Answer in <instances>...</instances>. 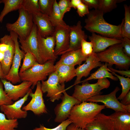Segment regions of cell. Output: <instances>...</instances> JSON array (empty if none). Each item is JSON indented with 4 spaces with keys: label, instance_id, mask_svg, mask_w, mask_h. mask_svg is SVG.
<instances>
[{
    "label": "cell",
    "instance_id": "obj_1",
    "mask_svg": "<svg viewBox=\"0 0 130 130\" xmlns=\"http://www.w3.org/2000/svg\"><path fill=\"white\" fill-rule=\"evenodd\" d=\"M104 14L102 12L98 10L90 11L85 20L84 28L91 33H97L104 37L121 40L123 38L121 29L124 19L120 24L114 25L106 22L104 18Z\"/></svg>",
    "mask_w": 130,
    "mask_h": 130
},
{
    "label": "cell",
    "instance_id": "obj_2",
    "mask_svg": "<svg viewBox=\"0 0 130 130\" xmlns=\"http://www.w3.org/2000/svg\"><path fill=\"white\" fill-rule=\"evenodd\" d=\"M104 105L84 101L74 106L68 118L77 126L84 129L86 125L104 109Z\"/></svg>",
    "mask_w": 130,
    "mask_h": 130
},
{
    "label": "cell",
    "instance_id": "obj_3",
    "mask_svg": "<svg viewBox=\"0 0 130 130\" xmlns=\"http://www.w3.org/2000/svg\"><path fill=\"white\" fill-rule=\"evenodd\" d=\"M97 54L100 62L107 63L108 66H112L115 65L120 69L129 70L130 57L124 52L121 43L111 46Z\"/></svg>",
    "mask_w": 130,
    "mask_h": 130
},
{
    "label": "cell",
    "instance_id": "obj_4",
    "mask_svg": "<svg viewBox=\"0 0 130 130\" xmlns=\"http://www.w3.org/2000/svg\"><path fill=\"white\" fill-rule=\"evenodd\" d=\"M54 62L47 61L43 64L37 63L29 69L22 72H19L21 81L31 82V89H33L38 82L44 81L55 71Z\"/></svg>",
    "mask_w": 130,
    "mask_h": 130
},
{
    "label": "cell",
    "instance_id": "obj_5",
    "mask_svg": "<svg viewBox=\"0 0 130 130\" xmlns=\"http://www.w3.org/2000/svg\"><path fill=\"white\" fill-rule=\"evenodd\" d=\"M110 84V81L105 78L98 79L95 83L90 84L87 81L81 85L76 84L72 96L81 103L86 101L90 98L100 94L102 90L108 88Z\"/></svg>",
    "mask_w": 130,
    "mask_h": 130
},
{
    "label": "cell",
    "instance_id": "obj_6",
    "mask_svg": "<svg viewBox=\"0 0 130 130\" xmlns=\"http://www.w3.org/2000/svg\"><path fill=\"white\" fill-rule=\"evenodd\" d=\"M19 15L17 20L13 23H8L6 26L8 31L17 34L19 38L26 39L29 36L34 24L32 15L21 7L19 10Z\"/></svg>",
    "mask_w": 130,
    "mask_h": 130
},
{
    "label": "cell",
    "instance_id": "obj_7",
    "mask_svg": "<svg viewBox=\"0 0 130 130\" xmlns=\"http://www.w3.org/2000/svg\"><path fill=\"white\" fill-rule=\"evenodd\" d=\"M10 32V35L14 43L15 50L10 69L8 74L5 76L4 79L10 82L13 84H15L21 81L19 75V69L21 60L23 58L25 53L20 47L18 35L13 32Z\"/></svg>",
    "mask_w": 130,
    "mask_h": 130
},
{
    "label": "cell",
    "instance_id": "obj_8",
    "mask_svg": "<svg viewBox=\"0 0 130 130\" xmlns=\"http://www.w3.org/2000/svg\"><path fill=\"white\" fill-rule=\"evenodd\" d=\"M41 82V88L42 92L47 93L46 96L49 98L51 101L53 102L61 99L63 92L65 91V85L64 83H59L55 71L49 76L47 80Z\"/></svg>",
    "mask_w": 130,
    "mask_h": 130
},
{
    "label": "cell",
    "instance_id": "obj_9",
    "mask_svg": "<svg viewBox=\"0 0 130 130\" xmlns=\"http://www.w3.org/2000/svg\"><path fill=\"white\" fill-rule=\"evenodd\" d=\"M120 90L118 86L110 93L104 95L98 94L91 97L86 101L101 102L105 107L111 109L115 112L125 111L130 112V105L125 106L122 104L116 97L117 92Z\"/></svg>",
    "mask_w": 130,
    "mask_h": 130
},
{
    "label": "cell",
    "instance_id": "obj_10",
    "mask_svg": "<svg viewBox=\"0 0 130 130\" xmlns=\"http://www.w3.org/2000/svg\"><path fill=\"white\" fill-rule=\"evenodd\" d=\"M37 37L39 52L42 64L49 61L55 62L58 57L54 53L56 44L54 36L42 37L38 31Z\"/></svg>",
    "mask_w": 130,
    "mask_h": 130
},
{
    "label": "cell",
    "instance_id": "obj_11",
    "mask_svg": "<svg viewBox=\"0 0 130 130\" xmlns=\"http://www.w3.org/2000/svg\"><path fill=\"white\" fill-rule=\"evenodd\" d=\"M70 32V26L65 22L55 27L53 35L55 39L54 53L56 56L62 54L68 48Z\"/></svg>",
    "mask_w": 130,
    "mask_h": 130
},
{
    "label": "cell",
    "instance_id": "obj_12",
    "mask_svg": "<svg viewBox=\"0 0 130 130\" xmlns=\"http://www.w3.org/2000/svg\"><path fill=\"white\" fill-rule=\"evenodd\" d=\"M61 99V102L58 104L54 109L56 115L54 121L61 123L68 119L72 107L81 102L78 99L67 94L65 90Z\"/></svg>",
    "mask_w": 130,
    "mask_h": 130
},
{
    "label": "cell",
    "instance_id": "obj_13",
    "mask_svg": "<svg viewBox=\"0 0 130 130\" xmlns=\"http://www.w3.org/2000/svg\"><path fill=\"white\" fill-rule=\"evenodd\" d=\"M32 89L23 97L16 101L12 104L2 105L0 106V110L5 114L8 119H17L26 118L27 115V111L21 109L22 106L28 99Z\"/></svg>",
    "mask_w": 130,
    "mask_h": 130
},
{
    "label": "cell",
    "instance_id": "obj_14",
    "mask_svg": "<svg viewBox=\"0 0 130 130\" xmlns=\"http://www.w3.org/2000/svg\"><path fill=\"white\" fill-rule=\"evenodd\" d=\"M43 92L41 88V83L38 82L34 93H31L29 95L32 98L30 102L23 106L22 110L27 111H32L35 115H39L47 112L43 97Z\"/></svg>",
    "mask_w": 130,
    "mask_h": 130
},
{
    "label": "cell",
    "instance_id": "obj_15",
    "mask_svg": "<svg viewBox=\"0 0 130 130\" xmlns=\"http://www.w3.org/2000/svg\"><path fill=\"white\" fill-rule=\"evenodd\" d=\"M1 81L4 85L5 92L13 101H16L24 97L32 84L31 82L27 81H23L19 84L14 85L4 79H1Z\"/></svg>",
    "mask_w": 130,
    "mask_h": 130
},
{
    "label": "cell",
    "instance_id": "obj_16",
    "mask_svg": "<svg viewBox=\"0 0 130 130\" xmlns=\"http://www.w3.org/2000/svg\"><path fill=\"white\" fill-rule=\"evenodd\" d=\"M38 29L34 23L32 30L30 34L25 39L19 38V42L21 50L25 53L30 52L36 58L37 62L43 64L41 62L39 54L37 34Z\"/></svg>",
    "mask_w": 130,
    "mask_h": 130
},
{
    "label": "cell",
    "instance_id": "obj_17",
    "mask_svg": "<svg viewBox=\"0 0 130 130\" xmlns=\"http://www.w3.org/2000/svg\"><path fill=\"white\" fill-rule=\"evenodd\" d=\"M102 65L97 53H93L89 56L84 64L75 69L76 78L74 85L79 84L82 77L88 76L92 69Z\"/></svg>",
    "mask_w": 130,
    "mask_h": 130
},
{
    "label": "cell",
    "instance_id": "obj_18",
    "mask_svg": "<svg viewBox=\"0 0 130 130\" xmlns=\"http://www.w3.org/2000/svg\"><path fill=\"white\" fill-rule=\"evenodd\" d=\"M32 15L33 22L41 36L44 38L52 36L55 27L52 25L49 16L40 12Z\"/></svg>",
    "mask_w": 130,
    "mask_h": 130
},
{
    "label": "cell",
    "instance_id": "obj_19",
    "mask_svg": "<svg viewBox=\"0 0 130 130\" xmlns=\"http://www.w3.org/2000/svg\"><path fill=\"white\" fill-rule=\"evenodd\" d=\"M82 29L80 21H78L76 25L70 26L69 45L68 49L63 53L81 48L82 41L83 39L86 40L88 38L87 35Z\"/></svg>",
    "mask_w": 130,
    "mask_h": 130
},
{
    "label": "cell",
    "instance_id": "obj_20",
    "mask_svg": "<svg viewBox=\"0 0 130 130\" xmlns=\"http://www.w3.org/2000/svg\"><path fill=\"white\" fill-rule=\"evenodd\" d=\"M0 41L1 43L6 44L9 46L8 49L4 53L3 59L1 62L5 77L9 72L12 64L15 52V44L10 35H5L0 39Z\"/></svg>",
    "mask_w": 130,
    "mask_h": 130
},
{
    "label": "cell",
    "instance_id": "obj_21",
    "mask_svg": "<svg viewBox=\"0 0 130 130\" xmlns=\"http://www.w3.org/2000/svg\"><path fill=\"white\" fill-rule=\"evenodd\" d=\"M88 38L93 45V53H98L105 50L113 45L120 43L121 40L108 38L92 32Z\"/></svg>",
    "mask_w": 130,
    "mask_h": 130
},
{
    "label": "cell",
    "instance_id": "obj_22",
    "mask_svg": "<svg viewBox=\"0 0 130 130\" xmlns=\"http://www.w3.org/2000/svg\"><path fill=\"white\" fill-rule=\"evenodd\" d=\"M88 56H84L82 54L81 48L67 52L62 54L59 60L54 65L55 68L62 64L73 66L81 65L85 61Z\"/></svg>",
    "mask_w": 130,
    "mask_h": 130
},
{
    "label": "cell",
    "instance_id": "obj_23",
    "mask_svg": "<svg viewBox=\"0 0 130 130\" xmlns=\"http://www.w3.org/2000/svg\"><path fill=\"white\" fill-rule=\"evenodd\" d=\"M84 129L85 130H114L110 116L101 112L87 124Z\"/></svg>",
    "mask_w": 130,
    "mask_h": 130
},
{
    "label": "cell",
    "instance_id": "obj_24",
    "mask_svg": "<svg viewBox=\"0 0 130 130\" xmlns=\"http://www.w3.org/2000/svg\"><path fill=\"white\" fill-rule=\"evenodd\" d=\"M110 116L114 130H130V112L117 111Z\"/></svg>",
    "mask_w": 130,
    "mask_h": 130
},
{
    "label": "cell",
    "instance_id": "obj_25",
    "mask_svg": "<svg viewBox=\"0 0 130 130\" xmlns=\"http://www.w3.org/2000/svg\"><path fill=\"white\" fill-rule=\"evenodd\" d=\"M55 68V71L60 84L69 81L76 76L74 66L62 64Z\"/></svg>",
    "mask_w": 130,
    "mask_h": 130
},
{
    "label": "cell",
    "instance_id": "obj_26",
    "mask_svg": "<svg viewBox=\"0 0 130 130\" xmlns=\"http://www.w3.org/2000/svg\"><path fill=\"white\" fill-rule=\"evenodd\" d=\"M108 64L106 62H105L104 64H102L97 71L91 74L89 77L81 81L79 83L85 82L93 79H98L106 78H109L114 81H118V78L114 76L112 73L108 71Z\"/></svg>",
    "mask_w": 130,
    "mask_h": 130
},
{
    "label": "cell",
    "instance_id": "obj_27",
    "mask_svg": "<svg viewBox=\"0 0 130 130\" xmlns=\"http://www.w3.org/2000/svg\"><path fill=\"white\" fill-rule=\"evenodd\" d=\"M23 0H0V3H3L4 8L0 14V23L4 17L9 13L19 10L21 8Z\"/></svg>",
    "mask_w": 130,
    "mask_h": 130
},
{
    "label": "cell",
    "instance_id": "obj_28",
    "mask_svg": "<svg viewBox=\"0 0 130 130\" xmlns=\"http://www.w3.org/2000/svg\"><path fill=\"white\" fill-rule=\"evenodd\" d=\"M125 10L124 18L121 32L122 38L130 39V8L126 4L124 5Z\"/></svg>",
    "mask_w": 130,
    "mask_h": 130
},
{
    "label": "cell",
    "instance_id": "obj_29",
    "mask_svg": "<svg viewBox=\"0 0 130 130\" xmlns=\"http://www.w3.org/2000/svg\"><path fill=\"white\" fill-rule=\"evenodd\" d=\"M17 119H6L5 115L0 112V130H16L18 127Z\"/></svg>",
    "mask_w": 130,
    "mask_h": 130
},
{
    "label": "cell",
    "instance_id": "obj_30",
    "mask_svg": "<svg viewBox=\"0 0 130 130\" xmlns=\"http://www.w3.org/2000/svg\"><path fill=\"white\" fill-rule=\"evenodd\" d=\"M124 0H99V6L98 10L104 13L112 11L117 6V4L125 1Z\"/></svg>",
    "mask_w": 130,
    "mask_h": 130
},
{
    "label": "cell",
    "instance_id": "obj_31",
    "mask_svg": "<svg viewBox=\"0 0 130 130\" xmlns=\"http://www.w3.org/2000/svg\"><path fill=\"white\" fill-rule=\"evenodd\" d=\"M49 17L52 25L55 27L65 22L62 18L56 0H55L52 12Z\"/></svg>",
    "mask_w": 130,
    "mask_h": 130
},
{
    "label": "cell",
    "instance_id": "obj_32",
    "mask_svg": "<svg viewBox=\"0 0 130 130\" xmlns=\"http://www.w3.org/2000/svg\"><path fill=\"white\" fill-rule=\"evenodd\" d=\"M108 70L116 76L119 80L120 83L122 87V92L117 99L121 100L130 91V78L129 77L126 78L123 76L119 75L116 73L112 72L108 68Z\"/></svg>",
    "mask_w": 130,
    "mask_h": 130
},
{
    "label": "cell",
    "instance_id": "obj_33",
    "mask_svg": "<svg viewBox=\"0 0 130 130\" xmlns=\"http://www.w3.org/2000/svg\"><path fill=\"white\" fill-rule=\"evenodd\" d=\"M19 72H22L31 68L38 63L34 56L30 52L25 53Z\"/></svg>",
    "mask_w": 130,
    "mask_h": 130
},
{
    "label": "cell",
    "instance_id": "obj_34",
    "mask_svg": "<svg viewBox=\"0 0 130 130\" xmlns=\"http://www.w3.org/2000/svg\"><path fill=\"white\" fill-rule=\"evenodd\" d=\"M22 7L32 14L40 12L38 0H23Z\"/></svg>",
    "mask_w": 130,
    "mask_h": 130
},
{
    "label": "cell",
    "instance_id": "obj_35",
    "mask_svg": "<svg viewBox=\"0 0 130 130\" xmlns=\"http://www.w3.org/2000/svg\"><path fill=\"white\" fill-rule=\"evenodd\" d=\"M55 0H39L40 12L49 16L52 10Z\"/></svg>",
    "mask_w": 130,
    "mask_h": 130
},
{
    "label": "cell",
    "instance_id": "obj_36",
    "mask_svg": "<svg viewBox=\"0 0 130 130\" xmlns=\"http://www.w3.org/2000/svg\"><path fill=\"white\" fill-rule=\"evenodd\" d=\"M72 123V121L68 118L54 128H47L42 125L40 124L39 127H35L33 130H66L67 126Z\"/></svg>",
    "mask_w": 130,
    "mask_h": 130
},
{
    "label": "cell",
    "instance_id": "obj_37",
    "mask_svg": "<svg viewBox=\"0 0 130 130\" xmlns=\"http://www.w3.org/2000/svg\"><path fill=\"white\" fill-rule=\"evenodd\" d=\"M93 45L91 42H88L83 39L81 43V49L83 54L84 56H88L93 52Z\"/></svg>",
    "mask_w": 130,
    "mask_h": 130
},
{
    "label": "cell",
    "instance_id": "obj_38",
    "mask_svg": "<svg viewBox=\"0 0 130 130\" xmlns=\"http://www.w3.org/2000/svg\"><path fill=\"white\" fill-rule=\"evenodd\" d=\"M2 84L0 80V106L2 105L12 104L14 102L5 93L3 89Z\"/></svg>",
    "mask_w": 130,
    "mask_h": 130
},
{
    "label": "cell",
    "instance_id": "obj_39",
    "mask_svg": "<svg viewBox=\"0 0 130 130\" xmlns=\"http://www.w3.org/2000/svg\"><path fill=\"white\" fill-rule=\"evenodd\" d=\"M70 1V0H60L58 3V7L63 19L65 14L71 10Z\"/></svg>",
    "mask_w": 130,
    "mask_h": 130
},
{
    "label": "cell",
    "instance_id": "obj_40",
    "mask_svg": "<svg viewBox=\"0 0 130 130\" xmlns=\"http://www.w3.org/2000/svg\"><path fill=\"white\" fill-rule=\"evenodd\" d=\"M121 40L124 52L127 55L130 57V39L124 37Z\"/></svg>",
    "mask_w": 130,
    "mask_h": 130
},
{
    "label": "cell",
    "instance_id": "obj_41",
    "mask_svg": "<svg viewBox=\"0 0 130 130\" xmlns=\"http://www.w3.org/2000/svg\"><path fill=\"white\" fill-rule=\"evenodd\" d=\"M77 12L79 16L83 17L89 12L88 6L82 2L77 7Z\"/></svg>",
    "mask_w": 130,
    "mask_h": 130
},
{
    "label": "cell",
    "instance_id": "obj_42",
    "mask_svg": "<svg viewBox=\"0 0 130 130\" xmlns=\"http://www.w3.org/2000/svg\"><path fill=\"white\" fill-rule=\"evenodd\" d=\"M82 2L87 6L89 8H94L98 10L99 6V0H81Z\"/></svg>",
    "mask_w": 130,
    "mask_h": 130
},
{
    "label": "cell",
    "instance_id": "obj_43",
    "mask_svg": "<svg viewBox=\"0 0 130 130\" xmlns=\"http://www.w3.org/2000/svg\"><path fill=\"white\" fill-rule=\"evenodd\" d=\"M108 68L111 71L115 73H117L122 75L123 76H124L128 77H130V71L128 70H118L113 68L112 66H108Z\"/></svg>",
    "mask_w": 130,
    "mask_h": 130
},
{
    "label": "cell",
    "instance_id": "obj_44",
    "mask_svg": "<svg viewBox=\"0 0 130 130\" xmlns=\"http://www.w3.org/2000/svg\"><path fill=\"white\" fill-rule=\"evenodd\" d=\"M120 103L123 105L127 106L130 105V91H129L121 100Z\"/></svg>",
    "mask_w": 130,
    "mask_h": 130
},
{
    "label": "cell",
    "instance_id": "obj_45",
    "mask_svg": "<svg viewBox=\"0 0 130 130\" xmlns=\"http://www.w3.org/2000/svg\"><path fill=\"white\" fill-rule=\"evenodd\" d=\"M82 2L81 0H71L70 2L71 7L76 9L78 6Z\"/></svg>",
    "mask_w": 130,
    "mask_h": 130
},
{
    "label": "cell",
    "instance_id": "obj_46",
    "mask_svg": "<svg viewBox=\"0 0 130 130\" xmlns=\"http://www.w3.org/2000/svg\"><path fill=\"white\" fill-rule=\"evenodd\" d=\"M66 130H85L84 129L82 128L76 126L72 123L67 127Z\"/></svg>",
    "mask_w": 130,
    "mask_h": 130
},
{
    "label": "cell",
    "instance_id": "obj_47",
    "mask_svg": "<svg viewBox=\"0 0 130 130\" xmlns=\"http://www.w3.org/2000/svg\"><path fill=\"white\" fill-rule=\"evenodd\" d=\"M8 45L4 43H0V51L4 52L8 49Z\"/></svg>",
    "mask_w": 130,
    "mask_h": 130
},
{
    "label": "cell",
    "instance_id": "obj_48",
    "mask_svg": "<svg viewBox=\"0 0 130 130\" xmlns=\"http://www.w3.org/2000/svg\"><path fill=\"white\" fill-rule=\"evenodd\" d=\"M4 76L3 74L1 63L0 62V79H4Z\"/></svg>",
    "mask_w": 130,
    "mask_h": 130
},
{
    "label": "cell",
    "instance_id": "obj_49",
    "mask_svg": "<svg viewBox=\"0 0 130 130\" xmlns=\"http://www.w3.org/2000/svg\"><path fill=\"white\" fill-rule=\"evenodd\" d=\"M4 53L0 51V62L3 60L4 57Z\"/></svg>",
    "mask_w": 130,
    "mask_h": 130
}]
</instances>
